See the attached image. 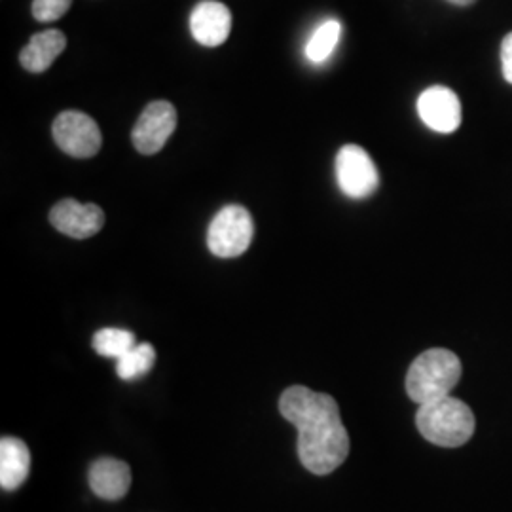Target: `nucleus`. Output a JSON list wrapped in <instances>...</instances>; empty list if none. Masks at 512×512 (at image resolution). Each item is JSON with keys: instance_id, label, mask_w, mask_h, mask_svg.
Wrapping results in <instances>:
<instances>
[{"instance_id": "nucleus-1", "label": "nucleus", "mask_w": 512, "mask_h": 512, "mask_svg": "<svg viewBox=\"0 0 512 512\" xmlns=\"http://www.w3.org/2000/svg\"><path fill=\"white\" fill-rule=\"evenodd\" d=\"M279 412L296 427L298 458L310 473L330 475L348 459V429L330 395L293 385L283 391Z\"/></svg>"}, {"instance_id": "nucleus-2", "label": "nucleus", "mask_w": 512, "mask_h": 512, "mask_svg": "<svg viewBox=\"0 0 512 512\" xmlns=\"http://www.w3.org/2000/svg\"><path fill=\"white\" fill-rule=\"evenodd\" d=\"M461 378V361L450 349H427L408 368L406 391L416 404L448 397Z\"/></svg>"}, {"instance_id": "nucleus-3", "label": "nucleus", "mask_w": 512, "mask_h": 512, "mask_svg": "<svg viewBox=\"0 0 512 512\" xmlns=\"http://www.w3.org/2000/svg\"><path fill=\"white\" fill-rule=\"evenodd\" d=\"M418 431L425 439L442 448H458L475 433L473 410L454 397H442L420 404L416 414Z\"/></svg>"}, {"instance_id": "nucleus-4", "label": "nucleus", "mask_w": 512, "mask_h": 512, "mask_svg": "<svg viewBox=\"0 0 512 512\" xmlns=\"http://www.w3.org/2000/svg\"><path fill=\"white\" fill-rule=\"evenodd\" d=\"M255 222L241 205H226L211 220L207 230V247L220 258L241 256L253 243Z\"/></svg>"}, {"instance_id": "nucleus-5", "label": "nucleus", "mask_w": 512, "mask_h": 512, "mask_svg": "<svg viewBox=\"0 0 512 512\" xmlns=\"http://www.w3.org/2000/svg\"><path fill=\"white\" fill-rule=\"evenodd\" d=\"M57 147L73 158H92L103 145L101 129L95 120L78 110H65L55 118L52 126Z\"/></svg>"}, {"instance_id": "nucleus-6", "label": "nucleus", "mask_w": 512, "mask_h": 512, "mask_svg": "<svg viewBox=\"0 0 512 512\" xmlns=\"http://www.w3.org/2000/svg\"><path fill=\"white\" fill-rule=\"evenodd\" d=\"M336 181L351 200H365L378 188V169L359 145H346L336 156Z\"/></svg>"}, {"instance_id": "nucleus-7", "label": "nucleus", "mask_w": 512, "mask_h": 512, "mask_svg": "<svg viewBox=\"0 0 512 512\" xmlns=\"http://www.w3.org/2000/svg\"><path fill=\"white\" fill-rule=\"evenodd\" d=\"M175 128H177L175 107L167 101H154L139 116L131 133V139L141 154L152 156L165 147L167 139L173 135Z\"/></svg>"}, {"instance_id": "nucleus-8", "label": "nucleus", "mask_w": 512, "mask_h": 512, "mask_svg": "<svg viewBox=\"0 0 512 512\" xmlns=\"http://www.w3.org/2000/svg\"><path fill=\"white\" fill-rule=\"evenodd\" d=\"M50 222L55 230L74 239H88L105 226V213L95 203L61 200L50 211Z\"/></svg>"}, {"instance_id": "nucleus-9", "label": "nucleus", "mask_w": 512, "mask_h": 512, "mask_svg": "<svg viewBox=\"0 0 512 512\" xmlns=\"http://www.w3.org/2000/svg\"><path fill=\"white\" fill-rule=\"evenodd\" d=\"M421 122L437 133H454L461 126V103L456 92L431 86L418 97Z\"/></svg>"}, {"instance_id": "nucleus-10", "label": "nucleus", "mask_w": 512, "mask_h": 512, "mask_svg": "<svg viewBox=\"0 0 512 512\" xmlns=\"http://www.w3.org/2000/svg\"><path fill=\"white\" fill-rule=\"evenodd\" d=\"M190 31L196 42L207 48L224 44L232 31V14L228 6L215 0L200 2L190 16Z\"/></svg>"}, {"instance_id": "nucleus-11", "label": "nucleus", "mask_w": 512, "mask_h": 512, "mask_svg": "<svg viewBox=\"0 0 512 512\" xmlns=\"http://www.w3.org/2000/svg\"><path fill=\"white\" fill-rule=\"evenodd\" d=\"M90 486L93 494L109 501L122 499L131 486V469L120 459H97L90 469Z\"/></svg>"}, {"instance_id": "nucleus-12", "label": "nucleus", "mask_w": 512, "mask_h": 512, "mask_svg": "<svg viewBox=\"0 0 512 512\" xmlns=\"http://www.w3.org/2000/svg\"><path fill=\"white\" fill-rule=\"evenodd\" d=\"M67 48V37L57 31H42L29 40V44L21 50L19 63L29 73H44L54 65L55 59Z\"/></svg>"}, {"instance_id": "nucleus-13", "label": "nucleus", "mask_w": 512, "mask_h": 512, "mask_svg": "<svg viewBox=\"0 0 512 512\" xmlns=\"http://www.w3.org/2000/svg\"><path fill=\"white\" fill-rule=\"evenodd\" d=\"M31 469V452L23 440L2 437L0 440V486L2 490H18Z\"/></svg>"}, {"instance_id": "nucleus-14", "label": "nucleus", "mask_w": 512, "mask_h": 512, "mask_svg": "<svg viewBox=\"0 0 512 512\" xmlns=\"http://www.w3.org/2000/svg\"><path fill=\"white\" fill-rule=\"evenodd\" d=\"M342 37V23L338 19H327L323 21L311 35L306 44V57L311 63L321 65L334 54L338 42Z\"/></svg>"}, {"instance_id": "nucleus-15", "label": "nucleus", "mask_w": 512, "mask_h": 512, "mask_svg": "<svg viewBox=\"0 0 512 512\" xmlns=\"http://www.w3.org/2000/svg\"><path fill=\"white\" fill-rule=\"evenodd\" d=\"M156 363V349L152 344L143 342L135 348L129 349L124 357L116 361V372L122 380L131 382L150 372V368Z\"/></svg>"}, {"instance_id": "nucleus-16", "label": "nucleus", "mask_w": 512, "mask_h": 512, "mask_svg": "<svg viewBox=\"0 0 512 512\" xmlns=\"http://www.w3.org/2000/svg\"><path fill=\"white\" fill-rule=\"evenodd\" d=\"M135 346V334L126 329H101L93 336V349L107 359L118 361Z\"/></svg>"}, {"instance_id": "nucleus-17", "label": "nucleus", "mask_w": 512, "mask_h": 512, "mask_svg": "<svg viewBox=\"0 0 512 512\" xmlns=\"http://www.w3.org/2000/svg\"><path fill=\"white\" fill-rule=\"evenodd\" d=\"M71 4L73 0H33V18L42 23L57 21L69 12Z\"/></svg>"}, {"instance_id": "nucleus-18", "label": "nucleus", "mask_w": 512, "mask_h": 512, "mask_svg": "<svg viewBox=\"0 0 512 512\" xmlns=\"http://www.w3.org/2000/svg\"><path fill=\"white\" fill-rule=\"evenodd\" d=\"M501 67H503L505 80L512 84V33L503 38V44H501Z\"/></svg>"}, {"instance_id": "nucleus-19", "label": "nucleus", "mask_w": 512, "mask_h": 512, "mask_svg": "<svg viewBox=\"0 0 512 512\" xmlns=\"http://www.w3.org/2000/svg\"><path fill=\"white\" fill-rule=\"evenodd\" d=\"M448 2H452V4H456V6H469V4H473L475 0H448Z\"/></svg>"}]
</instances>
